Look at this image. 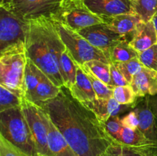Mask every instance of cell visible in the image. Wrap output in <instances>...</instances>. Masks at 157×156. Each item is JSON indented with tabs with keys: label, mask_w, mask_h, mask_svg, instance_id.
Returning <instances> with one entry per match:
<instances>
[{
	"label": "cell",
	"mask_w": 157,
	"mask_h": 156,
	"mask_svg": "<svg viewBox=\"0 0 157 156\" xmlns=\"http://www.w3.org/2000/svg\"><path fill=\"white\" fill-rule=\"evenodd\" d=\"M48 115L78 156H110L115 141L94 112L64 86L52 99L36 103Z\"/></svg>",
	"instance_id": "1"
},
{
	"label": "cell",
	"mask_w": 157,
	"mask_h": 156,
	"mask_svg": "<svg viewBox=\"0 0 157 156\" xmlns=\"http://www.w3.org/2000/svg\"><path fill=\"white\" fill-rule=\"evenodd\" d=\"M65 49L53 20L42 17L28 21L26 56L58 87L64 86L58 62Z\"/></svg>",
	"instance_id": "2"
},
{
	"label": "cell",
	"mask_w": 157,
	"mask_h": 156,
	"mask_svg": "<svg viewBox=\"0 0 157 156\" xmlns=\"http://www.w3.org/2000/svg\"><path fill=\"white\" fill-rule=\"evenodd\" d=\"M0 136L21 156H39L21 107L0 112Z\"/></svg>",
	"instance_id": "3"
},
{
	"label": "cell",
	"mask_w": 157,
	"mask_h": 156,
	"mask_svg": "<svg viewBox=\"0 0 157 156\" xmlns=\"http://www.w3.org/2000/svg\"><path fill=\"white\" fill-rule=\"evenodd\" d=\"M28 58L25 44L0 54V85L25 98V71Z\"/></svg>",
	"instance_id": "4"
},
{
	"label": "cell",
	"mask_w": 157,
	"mask_h": 156,
	"mask_svg": "<svg viewBox=\"0 0 157 156\" xmlns=\"http://www.w3.org/2000/svg\"><path fill=\"white\" fill-rule=\"evenodd\" d=\"M54 22L58 35L69 54L79 65H84L85 63L93 60H98L110 64V59L106 54L94 47L78 32L61 23L57 21Z\"/></svg>",
	"instance_id": "5"
},
{
	"label": "cell",
	"mask_w": 157,
	"mask_h": 156,
	"mask_svg": "<svg viewBox=\"0 0 157 156\" xmlns=\"http://www.w3.org/2000/svg\"><path fill=\"white\" fill-rule=\"evenodd\" d=\"M50 18L77 32L104 23L102 18L94 14L86 6L84 0H63L59 9Z\"/></svg>",
	"instance_id": "6"
},
{
	"label": "cell",
	"mask_w": 157,
	"mask_h": 156,
	"mask_svg": "<svg viewBox=\"0 0 157 156\" xmlns=\"http://www.w3.org/2000/svg\"><path fill=\"white\" fill-rule=\"evenodd\" d=\"M63 0H0L4 7L25 21L47 17L57 12Z\"/></svg>",
	"instance_id": "7"
},
{
	"label": "cell",
	"mask_w": 157,
	"mask_h": 156,
	"mask_svg": "<svg viewBox=\"0 0 157 156\" xmlns=\"http://www.w3.org/2000/svg\"><path fill=\"white\" fill-rule=\"evenodd\" d=\"M28 21H25L0 6V54L25 44Z\"/></svg>",
	"instance_id": "8"
},
{
	"label": "cell",
	"mask_w": 157,
	"mask_h": 156,
	"mask_svg": "<svg viewBox=\"0 0 157 156\" xmlns=\"http://www.w3.org/2000/svg\"><path fill=\"white\" fill-rule=\"evenodd\" d=\"M21 109L31 128L40 156H52L48 142V129L44 112L36 103L23 99Z\"/></svg>",
	"instance_id": "9"
},
{
	"label": "cell",
	"mask_w": 157,
	"mask_h": 156,
	"mask_svg": "<svg viewBox=\"0 0 157 156\" xmlns=\"http://www.w3.org/2000/svg\"><path fill=\"white\" fill-rule=\"evenodd\" d=\"M78 32L94 47L104 51L109 59L110 49L121 41H127L125 38L112 30L106 23L94 24L78 31Z\"/></svg>",
	"instance_id": "10"
},
{
	"label": "cell",
	"mask_w": 157,
	"mask_h": 156,
	"mask_svg": "<svg viewBox=\"0 0 157 156\" xmlns=\"http://www.w3.org/2000/svg\"><path fill=\"white\" fill-rule=\"evenodd\" d=\"M84 4L101 18L134 14L132 0H84Z\"/></svg>",
	"instance_id": "11"
},
{
	"label": "cell",
	"mask_w": 157,
	"mask_h": 156,
	"mask_svg": "<svg viewBox=\"0 0 157 156\" xmlns=\"http://www.w3.org/2000/svg\"><path fill=\"white\" fill-rule=\"evenodd\" d=\"M95 113L102 122H105L111 116H120V115L134 108L135 105H122L114 98L107 99H95L94 100L83 103Z\"/></svg>",
	"instance_id": "12"
},
{
	"label": "cell",
	"mask_w": 157,
	"mask_h": 156,
	"mask_svg": "<svg viewBox=\"0 0 157 156\" xmlns=\"http://www.w3.org/2000/svg\"><path fill=\"white\" fill-rule=\"evenodd\" d=\"M133 111L138 117V128L147 139L157 143V118L150 109L147 98L135 105Z\"/></svg>",
	"instance_id": "13"
},
{
	"label": "cell",
	"mask_w": 157,
	"mask_h": 156,
	"mask_svg": "<svg viewBox=\"0 0 157 156\" xmlns=\"http://www.w3.org/2000/svg\"><path fill=\"white\" fill-rule=\"evenodd\" d=\"M130 86L137 98L157 95V72L142 67L133 76Z\"/></svg>",
	"instance_id": "14"
},
{
	"label": "cell",
	"mask_w": 157,
	"mask_h": 156,
	"mask_svg": "<svg viewBox=\"0 0 157 156\" xmlns=\"http://www.w3.org/2000/svg\"><path fill=\"white\" fill-rule=\"evenodd\" d=\"M44 117L48 129V142L52 155L78 156L45 112Z\"/></svg>",
	"instance_id": "15"
},
{
	"label": "cell",
	"mask_w": 157,
	"mask_h": 156,
	"mask_svg": "<svg viewBox=\"0 0 157 156\" xmlns=\"http://www.w3.org/2000/svg\"><path fill=\"white\" fill-rule=\"evenodd\" d=\"M112 30L125 38L128 42L132 39L137 24L142 20L136 14H124L114 17L102 18Z\"/></svg>",
	"instance_id": "16"
},
{
	"label": "cell",
	"mask_w": 157,
	"mask_h": 156,
	"mask_svg": "<svg viewBox=\"0 0 157 156\" xmlns=\"http://www.w3.org/2000/svg\"><path fill=\"white\" fill-rule=\"evenodd\" d=\"M129 44L138 53L157 44L156 32L152 20L149 21H140Z\"/></svg>",
	"instance_id": "17"
},
{
	"label": "cell",
	"mask_w": 157,
	"mask_h": 156,
	"mask_svg": "<svg viewBox=\"0 0 157 156\" xmlns=\"http://www.w3.org/2000/svg\"><path fill=\"white\" fill-rule=\"evenodd\" d=\"M69 90L72 96L82 103L90 102L97 99L96 94L88 76L79 64L77 70L76 80Z\"/></svg>",
	"instance_id": "18"
},
{
	"label": "cell",
	"mask_w": 157,
	"mask_h": 156,
	"mask_svg": "<svg viewBox=\"0 0 157 156\" xmlns=\"http://www.w3.org/2000/svg\"><path fill=\"white\" fill-rule=\"evenodd\" d=\"M110 156H157V143L140 146H128L115 142Z\"/></svg>",
	"instance_id": "19"
},
{
	"label": "cell",
	"mask_w": 157,
	"mask_h": 156,
	"mask_svg": "<svg viewBox=\"0 0 157 156\" xmlns=\"http://www.w3.org/2000/svg\"><path fill=\"white\" fill-rule=\"evenodd\" d=\"M61 91V87H58L41 72L40 81L35 90L30 102L34 103L45 102L56 97Z\"/></svg>",
	"instance_id": "20"
},
{
	"label": "cell",
	"mask_w": 157,
	"mask_h": 156,
	"mask_svg": "<svg viewBox=\"0 0 157 156\" xmlns=\"http://www.w3.org/2000/svg\"><path fill=\"white\" fill-rule=\"evenodd\" d=\"M59 70L64 80V87L70 89L76 80L78 64L73 59L67 47L59 58Z\"/></svg>",
	"instance_id": "21"
},
{
	"label": "cell",
	"mask_w": 157,
	"mask_h": 156,
	"mask_svg": "<svg viewBox=\"0 0 157 156\" xmlns=\"http://www.w3.org/2000/svg\"><path fill=\"white\" fill-rule=\"evenodd\" d=\"M41 70L28 58L25 71V99L30 101L41 77Z\"/></svg>",
	"instance_id": "22"
},
{
	"label": "cell",
	"mask_w": 157,
	"mask_h": 156,
	"mask_svg": "<svg viewBox=\"0 0 157 156\" xmlns=\"http://www.w3.org/2000/svg\"><path fill=\"white\" fill-rule=\"evenodd\" d=\"M139 53L130 45L127 41H123L112 47L109 53L110 64L129 61L138 58Z\"/></svg>",
	"instance_id": "23"
},
{
	"label": "cell",
	"mask_w": 157,
	"mask_h": 156,
	"mask_svg": "<svg viewBox=\"0 0 157 156\" xmlns=\"http://www.w3.org/2000/svg\"><path fill=\"white\" fill-rule=\"evenodd\" d=\"M117 142L128 146H140L155 143L147 139L138 128L132 129L126 127L122 128Z\"/></svg>",
	"instance_id": "24"
},
{
	"label": "cell",
	"mask_w": 157,
	"mask_h": 156,
	"mask_svg": "<svg viewBox=\"0 0 157 156\" xmlns=\"http://www.w3.org/2000/svg\"><path fill=\"white\" fill-rule=\"evenodd\" d=\"M133 12L144 21L152 20L157 13V0H133Z\"/></svg>",
	"instance_id": "25"
},
{
	"label": "cell",
	"mask_w": 157,
	"mask_h": 156,
	"mask_svg": "<svg viewBox=\"0 0 157 156\" xmlns=\"http://www.w3.org/2000/svg\"><path fill=\"white\" fill-rule=\"evenodd\" d=\"M96 77L110 87H115L110 76V64L98 60L88 61L84 64ZM82 66V65H81Z\"/></svg>",
	"instance_id": "26"
},
{
	"label": "cell",
	"mask_w": 157,
	"mask_h": 156,
	"mask_svg": "<svg viewBox=\"0 0 157 156\" xmlns=\"http://www.w3.org/2000/svg\"><path fill=\"white\" fill-rule=\"evenodd\" d=\"M24 99L7 87L0 85V112L21 107Z\"/></svg>",
	"instance_id": "27"
},
{
	"label": "cell",
	"mask_w": 157,
	"mask_h": 156,
	"mask_svg": "<svg viewBox=\"0 0 157 156\" xmlns=\"http://www.w3.org/2000/svg\"><path fill=\"white\" fill-rule=\"evenodd\" d=\"M80 66L82 67L84 71L85 72L86 74L88 76L98 99H110V98H111L113 96V92L114 87H110V86L104 84L103 81H101V80L96 77L84 65Z\"/></svg>",
	"instance_id": "28"
},
{
	"label": "cell",
	"mask_w": 157,
	"mask_h": 156,
	"mask_svg": "<svg viewBox=\"0 0 157 156\" xmlns=\"http://www.w3.org/2000/svg\"><path fill=\"white\" fill-rule=\"evenodd\" d=\"M113 97L122 105H136V96L131 86L115 87L113 88Z\"/></svg>",
	"instance_id": "29"
},
{
	"label": "cell",
	"mask_w": 157,
	"mask_h": 156,
	"mask_svg": "<svg viewBox=\"0 0 157 156\" xmlns=\"http://www.w3.org/2000/svg\"><path fill=\"white\" fill-rule=\"evenodd\" d=\"M117 66L120 71L121 72L124 77L126 78L129 83H131L133 76L137 73L141 69V67H144L138 58H134L129 61L126 62H120V63H113Z\"/></svg>",
	"instance_id": "30"
},
{
	"label": "cell",
	"mask_w": 157,
	"mask_h": 156,
	"mask_svg": "<svg viewBox=\"0 0 157 156\" xmlns=\"http://www.w3.org/2000/svg\"><path fill=\"white\" fill-rule=\"evenodd\" d=\"M138 59L144 67L157 72V44L139 53Z\"/></svg>",
	"instance_id": "31"
},
{
	"label": "cell",
	"mask_w": 157,
	"mask_h": 156,
	"mask_svg": "<svg viewBox=\"0 0 157 156\" xmlns=\"http://www.w3.org/2000/svg\"><path fill=\"white\" fill-rule=\"evenodd\" d=\"M107 132L110 135V137L117 142L119 137L120 132L123 128L121 124V116H111L105 122H103Z\"/></svg>",
	"instance_id": "32"
},
{
	"label": "cell",
	"mask_w": 157,
	"mask_h": 156,
	"mask_svg": "<svg viewBox=\"0 0 157 156\" xmlns=\"http://www.w3.org/2000/svg\"><path fill=\"white\" fill-rule=\"evenodd\" d=\"M110 76H111V79L113 84H114V87H123V86L130 85V83L126 80V78L121 73L119 69L113 63L110 64Z\"/></svg>",
	"instance_id": "33"
},
{
	"label": "cell",
	"mask_w": 157,
	"mask_h": 156,
	"mask_svg": "<svg viewBox=\"0 0 157 156\" xmlns=\"http://www.w3.org/2000/svg\"><path fill=\"white\" fill-rule=\"evenodd\" d=\"M121 124L123 127L132 128V129H136L138 128L139 121H138L137 116L133 110L129 112L127 115L121 117Z\"/></svg>",
	"instance_id": "34"
},
{
	"label": "cell",
	"mask_w": 157,
	"mask_h": 156,
	"mask_svg": "<svg viewBox=\"0 0 157 156\" xmlns=\"http://www.w3.org/2000/svg\"><path fill=\"white\" fill-rule=\"evenodd\" d=\"M0 156H21L18 151L6 140L0 136Z\"/></svg>",
	"instance_id": "35"
},
{
	"label": "cell",
	"mask_w": 157,
	"mask_h": 156,
	"mask_svg": "<svg viewBox=\"0 0 157 156\" xmlns=\"http://www.w3.org/2000/svg\"><path fill=\"white\" fill-rule=\"evenodd\" d=\"M146 98H147V102H148L150 109H151L153 113H154V115L157 118V95H155V96H148Z\"/></svg>",
	"instance_id": "36"
},
{
	"label": "cell",
	"mask_w": 157,
	"mask_h": 156,
	"mask_svg": "<svg viewBox=\"0 0 157 156\" xmlns=\"http://www.w3.org/2000/svg\"><path fill=\"white\" fill-rule=\"evenodd\" d=\"M152 21H153V24H154V27H155V29H156V35H157V13L155 14L154 16L153 17V18H152Z\"/></svg>",
	"instance_id": "37"
},
{
	"label": "cell",
	"mask_w": 157,
	"mask_h": 156,
	"mask_svg": "<svg viewBox=\"0 0 157 156\" xmlns=\"http://www.w3.org/2000/svg\"><path fill=\"white\" fill-rule=\"evenodd\" d=\"M132 1H133V0H132Z\"/></svg>",
	"instance_id": "38"
},
{
	"label": "cell",
	"mask_w": 157,
	"mask_h": 156,
	"mask_svg": "<svg viewBox=\"0 0 157 156\" xmlns=\"http://www.w3.org/2000/svg\"><path fill=\"white\" fill-rule=\"evenodd\" d=\"M39 156H40V155H39Z\"/></svg>",
	"instance_id": "39"
}]
</instances>
